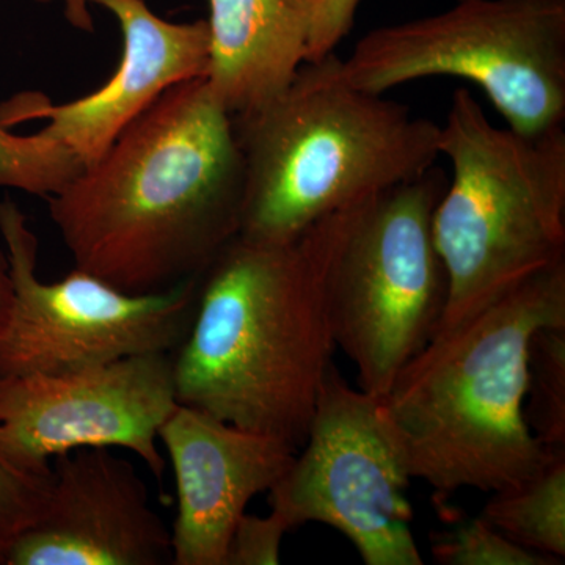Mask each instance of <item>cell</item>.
<instances>
[{"label":"cell","instance_id":"6da1fadb","mask_svg":"<svg viewBox=\"0 0 565 565\" xmlns=\"http://www.w3.org/2000/svg\"><path fill=\"white\" fill-rule=\"evenodd\" d=\"M243 151L204 77L163 93L50 196L74 267L150 294L200 277L241 232Z\"/></svg>","mask_w":565,"mask_h":565},{"label":"cell","instance_id":"7a4b0ae2","mask_svg":"<svg viewBox=\"0 0 565 565\" xmlns=\"http://www.w3.org/2000/svg\"><path fill=\"white\" fill-rule=\"evenodd\" d=\"M330 215L291 243L237 234L215 256L172 352L178 404L302 448L338 349Z\"/></svg>","mask_w":565,"mask_h":565},{"label":"cell","instance_id":"3957f363","mask_svg":"<svg viewBox=\"0 0 565 565\" xmlns=\"http://www.w3.org/2000/svg\"><path fill=\"white\" fill-rule=\"evenodd\" d=\"M550 326H565V262L435 334L404 367L377 416L412 479L444 494L500 492L559 451L525 419L531 340Z\"/></svg>","mask_w":565,"mask_h":565},{"label":"cell","instance_id":"277c9868","mask_svg":"<svg viewBox=\"0 0 565 565\" xmlns=\"http://www.w3.org/2000/svg\"><path fill=\"white\" fill-rule=\"evenodd\" d=\"M233 120L245 167L239 236L258 243H291L327 215L422 177L440 156V125L353 87L337 52Z\"/></svg>","mask_w":565,"mask_h":565},{"label":"cell","instance_id":"5b68a950","mask_svg":"<svg viewBox=\"0 0 565 565\" xmlns=\"http://www.w3.org/2000/svg\"><path fill=\"white\" fill-rule=\"evenodd\" d=\"M438 151L452 177L433 215L448 278L434 337L565 262L564 126L541 136L498 128L470 90L457 88Z\"/></svg>","mask_w":565,"mask_h":565},{"label":"cell","instance_id":"8992f818","mask_svg":"<svg viewBox=\"0 0 565 565\" xmlns=\"http://www.w3.org/2000/svg\"><path fill=\"white\" fill-rule=\"evenodd\" d=\"M446 182L434 166L330 215L334 340L374 399L433 340L444 315L448 278L433 215Z\"/></svg>","mask_w":565,"mask_h":565},{"label":"cell","instance_id":"52a82bcc","mask_svg":"<svg viewBox=\"0 0 565 565\" xmlns=\"http://www.w3.org/2000/svg\"><path fill=\"white\" fill-rule=\"evenodd\" d=\"M341 73L379 95L426 77L470 81L508 128L541 136L565 120V0H459L367 32Z\"/></svg>","mask_w":565,"mask_h":565},{"label":"cell","instance_id":"ba28073f","mask_svg":"<svg viewBox=\"0 0 565 565\" xmlns=\"http://www.w3.org/2000/svg\"><path fill=\"white\" fill-rule=\"evenodd\" d=\"M0 236L13 282V307L0 332V377L172 353L188 333L202 275L150 294L121 291L79 267L62 280H40L39 237L10 199L0 202Z\"/></svg>","mask_w":565,"mask_h":565},{"label":"cell","instance_id":"9c48e42d","mask_svg":"<svg viewBox=\"0 0 565 565\" xmlns=\"http://www.w3.org/2000/svg\"><path fill=\"white\" fill-rule=\"evenodd\" d=\"M411 481L377 399L349 385L333 364L305 444L269 490V503L291 530L322 523L340 531L366 565H423Z\"/></svg>","mask_w":565,"mask_h":565},{"label":"cell","instance_id":"30bf717a","mask_svg":"<svg viewBox=\"0 0 565 565\" xmlns=\"http://www.w3.org/2000/svg\"><path fill=\"white\" fill-rule=\"evenodd\" d=\"M172 353L126 356L62 374L0 377V451L33 473L84 448H122L162 481L159 429L177 407Z\"/></svg>","mask_w":565,"mask_h":565},{"label":"cell","instance_id":"8fae6325","mask_svg":"<svg viewBox=\"0 0 565 565\" xmlns=\"http://www.w3.org/2000/svg\"><path fill=\"white\" fill-rule=\"evenodd\" d=\"M85 2L109 11L120 25L122 52L117 71L98 90L70 103L52 104L41 93H25L0 117L7 128L43 120L41 136L68 148L82 169L98 161L163 93L182 82L206 77L210 66L206 20L167 21L145 0H68L70 17L79 25L87 18Z\"/></svg>","mask_w":565,"mask_h":565},{"label":"cell","instance_id":"7c38bea8","mask_svg":"<svg viewBox=\"0 0 565 565\" xmlns=\"http://www.w3.org/2000/svg\"><path fill=\"white\" fill-rule=\"evenodd\" d=\"M51 467L46 505L2 565L172 564V534L131 462L84 448Z\"/></svg>","mask_w":565,"mask_h":565},{"label":"cell","instance_id":"4fadbf2b","mask_svg":"<svg viewBox=\"0 0 565 565\" xmlns=\"http://www.w3.org/2000/svg\"><path fill=\"white\" fill-rule=\"evenodd\" d=\"M159 441L177 486L172 565H225L248 503L280 481L297 449L182 404L163 422Z\"/></svg>","mask_w":565,"mask_h":565},{"label":"cell","instance_id":"5bb4252c","mask_svg":"<svg viewBox=\"0 0 565 565\" xmlns=\"http://www.w3.org/2000/svg\"><path fill=\"white\" fill-rule=\"evenodd\" d=\"M315 0H210L204 79L233 117L280 95L308 61Z\"/></svg>","mask_w":565,"mask_h":565},{"label":"cell","instance_id":"9a60e30c","mask_svg":"<svg viewBox=\"0 0 565 565\" xmlns=\"http://www.w3.org/2000/svg\"><path fill=\"white\" fill-rule=\"evenodd\" d=\"M531 552L565 557V448L522 484L493 492L481 514Z\"/></svg>","mask_w":565,"mask_h":565},{"label":"cell","instance_id":"2e32d148","mask_svg":"<svg viewBox=\"0 0 565 565\" xmlns=\"http://www.w3.org/2000/svg\"><path fill=\"white\" fill-rule=\"evenodd\" d=\"M525 419L545 448H565V326L542 327L531 340Z\"/></svg>","mask_w":565,"mask_h":565},{"label":"cell","instance_id":"e0dca14e","mask_svg":"<svg viewBox=\"0 0 565 565\" xmlns=\"http://www.w3.org/2000/svg\"><path fill=\"white\" fill-rule=\"evenodd\" d=\"M81 170L79 159L57 141L40 132L21 136L0 122V189L50 199Z\"/></svg>","mask_w":565,"mask_h":565},{"label":"cell","instance_id":"ac0fdd59","mask_svg":"<svg viewBox=\"0 0 565 565\" xmlns=\"http://www.w3.org/2000/svg\"><path fill=\"white\" fill-rule=\"evenodd\" d=\"M435 561L445 565H555L559 561L531 552L500 533L482 516L460 523L433 544Z\"/></svg>","mask_w":565,"mask_h":565},{"label":"cell","instance_id":"d6986e66","mask_svg":"<svg viewBox=\"0 0 565 565\" xmlns=\"http://www.w3.org/2000/svg\"><path fill=\"white\" fill-rule=\"evenodd\" d=\"M51 481L52 471L24 470L0 451V564L17 539L40 519Z\"/></svg>","mask_w":565,"mask_h":565},{"label":"cell","instance_id":"ffe728a7","mask_svg":"<svg viewBox=\"0 0 565 565\" xmlns=\"http://www.w3.org/2000/svg\"><path fill=\"white\" fill-rule=\"evenodd\" d=\"M288 531V523L273 511L266 516L245 512L230 539L225 565L280 564L282 539Z\"/></svg>","mask_w":565,"mask_h":565},{"label":"cell","instance_id":"44dd1931","mask_svg":"<svg viewBox=\"0 0 565 565\" xmlns=\"http://www.w3.org/2000/svg\"><path fill=\"white\" fill-rule=\"evenodd\" d=\"M362 0H315L308 62L321 61L337 52L351 33Z\"/></svg>","mask_w":565,"mask_h":565},{"label":"cell","instance_id":"7402d4cb","mask_svg":"<svg viewBox=\"0 0 565 565\" xmlns=\"http://www.w3.org/2000/svg\"><path fill=\"white\" fill-rule=\"evenodd\" d=\"M13 307V282H11L10 264L7 253L0 248V332L9 321Z\"/></svg>","mask_w":565,"mask_h":565},{"label":"cell","instance_id":"603a6c76","mask_svg":"<svg viewBox=\"0 0 565 565\" xmlns=\"http://www.w3.org/2000/svg\"><path fill=\"white\" fill-rule=\"evenodd\" d=\"M36 3H51L55 2V0H35Z\"/></svg>","mask_w":565,"mask_h":565}]
</instances>
